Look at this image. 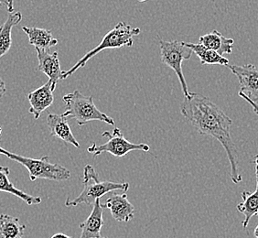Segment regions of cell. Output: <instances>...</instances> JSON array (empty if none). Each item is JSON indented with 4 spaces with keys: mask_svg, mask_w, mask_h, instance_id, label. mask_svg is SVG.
I'll list each match as a JSON object with an SVG mask.
<instances>
[{
    "mask_svg": "<svg viewBox=\"0 0 258 238\" xmlns=\"http://www.w3.org/2000/svg\"><path fill=\"white\" fill-rule=\"evenodd\" d=\"M180 113L198 133L210 136L222 144L231 166L232 182L241 183L243 177L239 172L237 149L231 137L233 120L210 98L195 93L184 97Z\"/></svg>",
    "mask_w": 258,
    "mask_h": 238,
    "instance_id": "cell-1",
    "label": "cell"
},
{
    "mask_svg": "<svg viewBox=\"0 0 258 238\" xmlns=\"http://www.w3.org/2000/svg\"><path fill=\"white\" fill-rule=\"evenodd\" d=\"M140 32V28H134L123 21L117 23L113 30H110L108 33L105 34L98 46L87 52L71 69L64 72L63 80L74 75L80 68H83L91 58L103 50L120 49L122 47H132L134 44V37L139 36Z\"/></svg>",
    "mask_w": 258,
    "mask_h": 238,
    "instance_id": "cell-2",
    "label": "cell"
},
{
    "mask_svg": "<svg viewBox=\"0 0 258 238\" xmlns=\"http://www.w3.org/2000/svg\"><path fill=\"white\" fill-rule=\"evenodd\" d=\"M84 190L75 199L68 197L65 201V206H77L80 204L94 205L96 200L103 197L105 194L114 191L127 192L129 189L128 183H113V182H101L99 176L95 171V168L87 164L84 169Z\"/></svg>",
    "mask_w": 258,
    "mask_h": 238,
    "instance_id": "cell-3",
    "label": "cell"
},
{
    "mask_svg": "<svg viewBox=\"0 0 258 238\" xmlns=\"http://www.w3.org/2000/svg\"><path fill=\"white\" fill-rule=\"evenodd\" d=\"M62 101L66 104V111L62 115L66 118L75 119L79 126H84L91 121L104 122L110 126L115 124L114 119L96 107L93 96L84 95L78 90L65 94Z\"/></svg>",
    "mask_w": 258,
    "mask_h": 238,
    "instance_id": "cell-4",
    "label": "cell"
},
{
    "mask_svg": "<svg viewBox=\"0 0 258 238\" xmlns=\"http://www.w3.org/2000/svg\"><path fill=\"white\" fill-rule=\"evenodd\" d=\"M0 154L24 166L29 171L31 182H35L39 178L62 182L69 180L71 177L69 169L60 164L50 163L49 156H43L40 159H33L12 153L2 148H0Z\"/></svg>",
    "mask_w": 258,
    "mask_h": 238,
    "instance_id": "cell-5",
    "label": "cell"
},
{
    "mask_svg": "<svg viewBox=\"0 0 258 238\" xmlns=\"http://www.w3.org/2000/svg\"><path fill=\"white\" fill-rule=\"evenodd\" d=\"M159 39L160 59L163 65L173 70L179 79V84L183 92L184 97L189 96V89L187 82L182 72V63L190 59L192 50L188 48L184 41L181 40H164Z\"/></svg>",
    "mask_w": 258,
    "mask_h": 238,
    "instance_id": "cell-6",
    "label": "cell"
},
{
    "mask_svg": "<svg viewBox=\"0 0 258 238\" xmlns=\"http://www.w3.org/2000/svg\"><path fill=\"white\" fill-rule=\"evenodd\" d=\"M102 136L108 139L104 144L97 145L94 143L87 149L89 153L94 155V157H98L101 154L106 152L113 155L115 158H122L133 150H142L145 152H149L150 149L149 145L144 143L135 144L125 139L118 128L113 129L112 132L104 131Z\"/></svg>",
    "mask_w": 258,
    "mask_h": 238,
    "instance_id": "cell-7",
    "label": "cell"
},
{
    "mask_svg": "<svg viewBox=\"0 0 258 238\" xmlns=\"http://www.w3.org/2000/svg\"><path fill=\"white\" fill-rule=\"evenodd\" d=\"M232 74L237 77L240 91L253 103H258V67L255 65H228Z\"/></svg>",
    "mask_w": 258,
    "mask_h": 238,
    "instance_id": "cell-8",
    "label": "cell"
},
{
    "mask_svg": "<svg viewBox=\"0 0 258 238\" xmlns=\"http://www.w3.org/2000/svg\"><path fill=\"white\" fill-rule=\"evenodd\" d=\"M56 85L50 80L46 84L39 87L38 89L30 92L27 98L30 103V114L34 116L35 119H39L42 112L49 108L54 101V92Z\"/></svg>",
    "mask_w": 258,
    "mask_h": 238,
    "instance_id": "cell-9",
    "label": "cell"
},
{
    "mask_svg": "<svg viewBox=\"0 0 258 238\" xmlns=\"http://www.w3.org/2000/svg\"><path fill=\"white\" fill-rule=\"evenodd\" d=\"M104 209H109L113 218L119 223H128L134 218L135 207L127 199V194H114L102 204Z\"/></svg>",
    "mask_w": 258,
    "mask_h": 238,
    "instance_id": "cell-10",
    "label": "cell"
},
{
    "mask_svg": "<svg viewBox=\"0 0 258 238\" xmlns=\"http://www.w3.org/2000/svg\"><path fill=\"white\" fill-rule=\"evenodd\" d=\"M37 51V58L39 61L38 70L47 75L54 85L63 80L64 72L60 68V60L58 52H50L49 50L35 49Z\"/></svg>",
    "mask_w": 258,
    "mask_h": 238,
    "instance_id": "cell-11",
    "label": "cell"
},
{
    "mask_svg": "<svg viewBox=\"0 0 258 238\" xmlns=\"http://www.w3.org/2000/svg\"><path fill=\"white\" fill-rule=\"evenodd\" d=\"M104 210L100 199L95 201L93 210L85 222L79 223L82 230L80 238H100L101 230L104 225Z\"/></svg>",
    "mask_w": 258,
    "mask_h": 238,
    "instance_id": "cell-12",
    "label": "cell"
},
{
    "mask_svg": "<svg viewBox=\"0 0 258 238\" xmlns=\"http://www.w3.org/2000/svg\"><path fill=\"white\" fill-rule=\"evenodd\" d=\"M47 125L50 129V135L66 143L80 148L79 142L76 140L71 129L68 120L62 114H50L47 115Z\"/></svg>",
    "mask_w": 258,
    "mask_h": 238,
    "instance_id": "cell-13",
    "label": "cell"
},
{
    "mask_svg": "<svg viewBox=\"0 0 258 238\" xmlns=\"http://www.w3.org/2000/svg\"><path fill=\"white\" fill-rule=\"evenodd\" d=\"M255 164V176H256V188L253 194L244 191L242 193L243 202L237 204L236 209L239 213H243L244 220L243 221V227L246 228L248 226L251 218L257 215L258 216V155L254 157Z\"/></svg>",
    "mask_w": 258,
    "mask_h": 238,
    "instance_id": "cell-14",
    "label": "cell"
},
{
    "mask_svg": "<svg viewBox=\"0 0 258 238\" xmlns=\"http://www.w3.org/2000/svg\"><path fill=\"white\" fill-rule=\"evenodd\" d=\"M199 40L201 44L217 52L221 56L233 53L234 40L224 37V35L217 30H213L210 33L201 36Z\"/></svg>",
    "mask_w": 258,
    "mask_h": 238,
    "instance_id": "cell-15",
    "label": "cell"
},
{
    "mask_svg": "<svg viewBox=\"0 0 258 238\" xmlns=\"http://www.w3.org/2000/svg\"><path fill=\"white\" fill-rule=\"evenodd\" d=\"M22 30L29 37V42L35 49L49 50L58 44V40L53 37L51 30L36 27H23Z\"/></svg>",
    "mask_w": 258,
    "mask_h": 238,
    "instance_id": "cell-16",
    "label": "cell"
},
{
    "mask_svg": "<svg viewBox=\"0 0 258 238\" xmlns=\"http://www.w3.org/2000/svg\"><path fill=\"white\" fill-rule=\"evenodd\" d=\"M10 169L5 166H0V192L12 194L22 200L28 205H35L41 203V198L38 196H32L26 194L23 191L15 187V185L10 181Z\"/></svg>",
    "mask_w": 258,
    "mask_h": 238,
    "instance_id": "cell-17",
    "label": "cell"
},
{
    "mask_svg": "<svg viewBox=\"0 0 258 238\" xmlns=\"http://www.w3.org/2000/svg\"><path fill=\"white\" fill-rule=\"evenodd\" d=\"M22 20L20 11L10 13L4 24L0 27V59L10 50L12 45V30Z\"/></svg>",
    "mask_w": 258,
    "mask_h": 238,
    "instance_id": "cell-18",
    "label": "cell"
},
{
    "mask_svg": "<svg viewBox=\"0 0 258 238\" xmlns=\"http://www.w3.org/2000/svg\"><path fill=\"white\" fill-rule=\"evenodd\" d=\"M25 224L20 219L6 213L0 214V238H23Z\"/></svg>",
    "mask_w": 258,
    "mask_h": 238,
    "instance_id": "cell-19",
    "label": "cell"
},
{
    "mask_svg": "<svg viewBox=\"0 0 258 238\" xmlns=\"http://www.w3.org/2000/svg\"><path fill=\"white\" fill-rule=\"evenodd\" d=\"M185 45L192 50V52L197 55L200 62L202 65H225L228 66L229 60L224 58V56L219 55L217 52L214 50H210L201 43H187Z\"/></svg>",
    "mask_w": 258,
    "mask_h": 238,
    "instance_id": "cell-20",
    "label": "cell"
},
{
    "mask_svg": "<svg viewBox=\"0 0 258 238\" xmlns=\"http://www.w3.org/2000/svg\"><path fill=\"white\" fill-rule=\"evenodd\" d=\"M238 94L240 97H242L243 100H245L248 104H250V105H251L252 108H253V113L256 114V115H258V104H256V103H253V101H251V100L249 99L248 97H247L246 95H244L243 93L239 92Z\"/></svg>",
    "mask_w": 258,
    "mask_h": 238,
    "instance_id": "cell-21",
    "label": "cell"
},
{
    "mask_svg": "<svg viewBox=\"0 0 258 238\" xmlns=\"http://www.w3.org/2000/svg\"><path fill=\"white\" fill-rule=\"evenodd\" d=\"M6 92H7V88H6L5 82L0 78V99L5 95Z\"/></svg>",
    "mask_w": 258,
    "mask_h": 238,
    "instance_id": "cell-22",
    "label": "cell"
},
{
    "mask_svg": "<svg viewBox=\"0 0 258 238\" xmlns=\"http://www.w3.org/2000/svg\"><path fill=\"white\" fill-rule=\"evenodd\" d=\"M6 5L9 13H13L14 12V0H7Z\"/></svg>",
    "mask_w": 258,
    "mask_h": 238,
    "instance_id": "cell-23",
    "label": "cell"
},
{
    "mask_svg": "<svg viewBox=\"0 0 258 238\" xmlns=\"http://www.w3.org/2000/svg\"><path fill=\"white\" fill-rule=\"evenodd\" d=\"M50 238H74L72 237V236H69V235H66L64 233H56L54 235H52Z\"/></svg>",
    "mask_w": 258,
    "mask_h": 238,
    "instance_id": "cell-24",
    "label": "cell"
},
{
    "mask_svg": "<svg viewBox=\"0 0 258 238\" xmlns=\"http://www.w3.org/2000/svg\"><path fill=\"white\" fill-rule=\"evenodd\" d=\"M253 234H254V236H255V237L258 238V225L255 227V229H254Z\"/></svg>",
    "mask_w": 258,
    "mask_h": 238,
    "instance_id": "cell-25",
    "label": "cell"
},
{
    "mask_svg": "<svg viewBox=\"0 0 258 238\" xmlns=\"http://www.w3.org/2000/svg\"><path fill=\"white\" fill-rule=\"evenodd\" d=\"M3 3H5V4H6V2H4V1H3V0H0V7H1V6L3 5Z\"/></svg>",
    "mask_w": 258,
    "mask_h": 238,
    "instance_id": "cell-26",
    "label": "cell"
},
{
    "mask_svg": "<svg viewBox=\"0 0 258 238\" xmlns=\"http://www.w3.org/2000/svg\"><path fill=\"white\" fill-rule=\"evenodd\" d=\"M139 2H146V1H149V0H138Z\"/></svg>",
    "mask_w": 258,
    "mask_h": 238,
    "instance_id": "cell-27",
    "label": "cell"
},
{
    "mask_svg": "<svg viewBox=\"0 0 258 238\" xmlns=\"http://www.w3.org/2000/svg\"><path fill=\"white\" fill-rule=\"evenodd\" d=\"M1 133H2V129H1V127H0V137H1Z\"/></svg>",
    "mask_w": 258,
    "mask_h": 238,
    "instance_id": "cell-28",
    "label": "cell"
},
{
    "mask_svg": "<svg viewBox=\"0 0 258 238\" xmlns=\"http://www.w3.org/2000/svg\"><path fill=\"white\" fill-rule=\"evenodd\" d=\"M100 238H109V237H102V236H101V237Z\"/></svg>",
    "mask_w": 258,
    "mask_h": 238,
    "instance_id": "cell-29",
    "label": "cell"
}]
</instances>
